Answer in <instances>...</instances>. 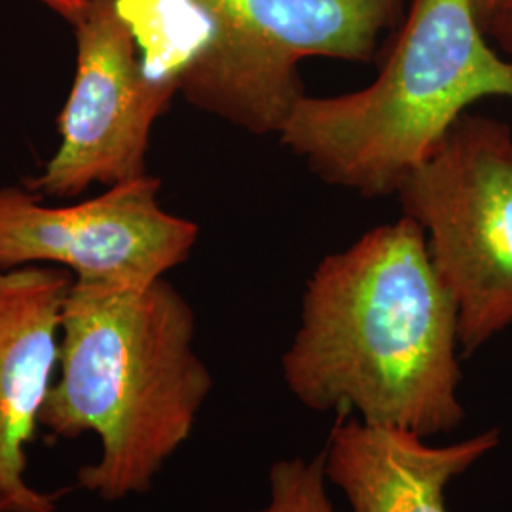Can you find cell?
I'll return each instance as SVG.
<instances>
[{
    "instance_id": "obj_1",
    "label": "cell",
    "mask_w": 512,
    "mask_h": 512,
    "mask_svg": "<svg viewBox=\"0 0 512 512\" xmlns=\"http://www.w3.org/2000/svg\"><path fill=\"white\" fill-rule=\"evenodd\" d=\"M459 351L456 304L404 215L319 262L281 366L306 408L427 439L465 416Z\"/></svg>"
},
{
    "instance_id": "obj_2",
    "label": "cell",
    "mask_w": 512,
    "mask_h": 512,
    "mask_svg": "<svg viewBox=\"0 0 512 512\" xmlns=\"http://www.w3.org/2000/svg\"><path fill=\"white\" fill-rule=\"evenodd\" d=\"M194 334V311L165 277L74 279L40 425L57 439L99 437L101 456L80 469V488L105 501L145 494L190 437L213 387Z\"/></svg>"
},
{
    "instance_id": "obj_3",
    "label": "cell",
    "mask_w": 512,
    "mask_h": 512,
    "mask_svg": "<svg viewBox=\"0 0 512 512\" xmlns=\"http://www.w3.org/2000/svg\"><path fill=\"white\" fill-rule=\"evenodd\" d=\"M476 0H414L366 88L302 95L277 133L325 183L366 198L397 194L482 99H512V59L486 40Z\"/></svg>"
},
{
    "instance_id": "obj_4",
    "label": "cell",
    "mask_w": 512,
    "mask_h": 512,
    "mask_svg": "<svg viewBox=\"0 0 512 512\" xmlns=\"http://www.w3.org/2000/svg\"><path fill=\"white\" fill-rule=\"evenodd\" d=\"M177 93L253 135L279 133L310 57L368 61L403 0H143Z\"/></svg>"
},
{
    "instance_id": "obj_5",
    "label": "cell",
    "mask_w": 512,
    "mask_h": 512,
    "mask_svg": "<svg viewBox=\"0 0 512 512\" xmlns=\"http://www.w3.org/2000/svg\"><path fill=\"white\" fill-rule=\"evenodd\" d=\"M471 355L512 325V129L465 112L401 184Z\"/></svg>"
},
{
    "instance_id": "obj_6",
    "label": "cell",
    "mask_w": 512,
    "mask_h": 512,
    "mask_svg": "<svg viewBox=\"0 0 512 512\" xmlns=\"http://www.w3.org/2000/svg\"><path fill=\"white\" fill-rule=\"evenodd\" d=\"M76 73L59 114V145L29 183L50 198L147 173L156 120L177 95L175 78L154 69L126 0H92L73 23Z\"/></svg>"
},
{
    "instance_id": "obj_7",
    "label": "cell",
    "mask_w": 512,
    "mask_h": 512,
    "mask_svg": "<svg viewBox=\"0 0 512 512\" xmlns=\"http://www.w3.org/2000/svg\"><path fill=\"white\" fill-rule=\"evenodd\" d=\"M160 179L141 175L93 200L48 207L18 186L0 188V270L59 266L80 281L148 285L183 264L198 224L167 213Z\"/></svg>"
},
{
    "instance_id": "obj_8",
    "label": "cell",
    "mask_w": 512,
    "mask_h": 512,
    "mask_svg": "<svg viewBox=\"0 0 512 512\" xmlns=\"http://www.w3.org/2000/svg\"><path fill=\"white\" fill-rule=\"evenodd\" d=\"M73 277L31 264L0 270V512H57L27 478V446L52 387L61 315Z\"/></svg>"
},
{
    "instance_id": "obj_9",
    "label": "cell",
    "mask_w": 512,
    "mask_h": 512,
    "mask_svg": "<svg viewBox=\"0 0 512 512\" xmlns=\"http://www.w3.org/2000/svg\"><path fill=\"white\" fill-rule=\"evenodd\" d=\"M497 444V429L431 446L408 429L340 414L323 461L353 512H448V484Z\"/></svg>"
},
{
    "instance_id": "obj_10",
    "label": "cell",
    "mask_w": 512,
    "mask_h": 512,
    "mask_svg": "<svg viewBox=\"0 0 512 512\" xmlns=\"http://www.w3.org/2000/svg\"><path fill=\"white\" fill-rule=\"evenodd\" d=\"M336 512L327 492L323 454L313 459H281L270 469L268 503L255 511Z\"/></svg>"
},
{
    "instance_id": "obj_11",
    "label": "cell",
    "mask_w": 512,
    "mask_h": 512,
    "mask_svg": "<svg viewBox=\"0 0 512 512\" xmlns=\"http://www.w3.org/2000/svg\"><path fill=\"white\" fill-rule=\"evenodd\" d=\"M486 33H492L507 57L512 59V0H497L490 18L484 23Z\"/></svg>"
},
{
    "instance_id": "obj_12",
    "label": "cell",
    "mask_w": 512,
    "mask_h": 512,
    "mask_svg": "<svg viewBox=\"0 0 512 512\" xmlns=\"http://www.w3.org/2000/svg\"><path fill=\"white\" fill-rule=\"evenodd\" d=\"M40 2L73 25L74 21L86 12L92 0H40Z\"/></svg>"
},
{
    "instance_id": "obj_13",
    "label": "cell",
    "mask_w": 512,
    "mask_h": 512,
    "mask_svg": "<svg viewBox=\"0 0 512 512\" xmlns=\"http://www.w3.org/2000/svg\"><path fill=\"white\" fill-rule=\"evenodd\" d=\"M495 2L497 0H476V10H478V18L482 21V25L486 23V19L490 18Z\"/></svg>"
}]
</instances>
